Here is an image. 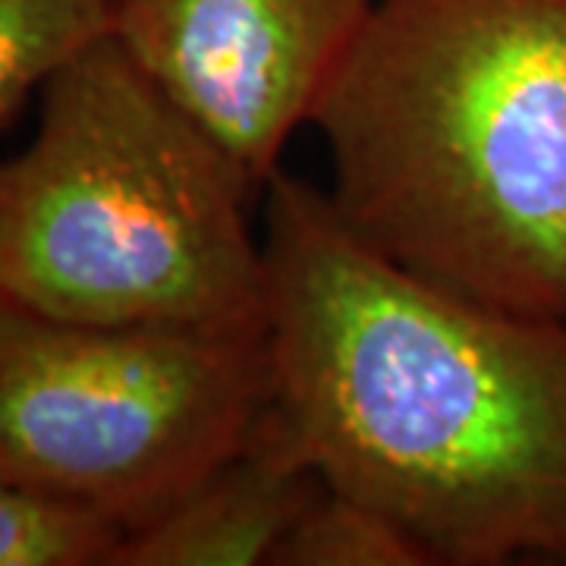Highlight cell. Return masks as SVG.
I'll return each instance as SVG.
<instances>
[{
	"label": "cell",
	"instance_id": "9",
	"mask_svg": "<svg viewBox=\"0 0 566 566\" xmlns=\"http://www.w3.org/2000/svg\"><path fill=\"white\" fill-rule=\"evenodd\" d=\"M274 566H431V560L385 513L324 488L283 538Z\"/></svg>",
	"mask_w": 566,
	"mask_h": 566
},
{
	"label": "cell",
	"instance_id": "2",
	"mask_svg": "<svg viewBox=\"0 0 566 566\" xmlns=\"http://www.w3.org/2000/svg\"><path fill=\"white\" fill-rule=\"evenodd\" d=\"M308 126L359 243L472 303L566 318V0H375Z\"/></svg>",
	"mask_w": 566,
	"mask_h": 566
},
{
	"label": "cell",
	"instance_id": "4",
	"mask_svg": "<svg viewBox=\"0 0 566 566\" xmlns=\"http://www.w3.org/2000/svg\"><path fill=\"white\" fill-rule=\"evenodd\" d=\"M268 397L264 331L63 322L0 296V475L126 532L240 450Z\"/></svg>",
	"mask_w": 566,
	"mask_h": 566
},
{
	"label": "cell",
	"instance_id": "6",
	"mask_svg": "<svg viewBox=\"0 0 566 566\" xmlns=\"http://www.w3.org/2000/svg\"><path fill=\"white\" fill-rule=\"evenodd\" d=\"M271 409L240 450L145 526L126 532L111 566H274V554L324 491Z\"/></svg>",
	"mask_w": 566,
	"mask_h": 566
},
{
	"label": "cell",
	"instance_id": "3",
	"mask_svg": "<svg viewBox=\"0 0 566 566\" xmlns=\"http://www.w3.org/2000/svg\"><path fill=\"white\" fill-rule=\"evenodd\" d=\"M0 161V296L85 324L264 331L262 192L117 35L39 92Z\"/></svg>",
	"mask_w": 566,
	"mask_h": 566
},
{
	"label": "cell",
	"instance_id": "1",
	"mask_svg": "<svg viewBox=\"0 0 566 566\" xmlns=\"http://www.w3.org/2000/svg\"><path fill=\"white\" fill-rule=\"evenodd\" d=\"M262 243L268 409L324 485L431 566H566V318L406 274L283 167Z\"/></svg>",
	"mask_w": 566,
	"mask_h": 566
},
{
	"label": "cell",
	"instance_id": "5",
	"mask_svg": "<svg viewBox=\"0 0 566 566\" xmlns=\"http://www.w3.org/2000/svg\"><path fill=\"white\" fill-rule=\"evenodd\" d=\"M375 0H117L114 35L264 192Z\"/></svg>",
	"mask_w": 566,
	"mask_h": 566
},
{
	"label": "cell",
	"instance_id": "8",
	"mask_svg": "<svg viewBox=\"0 0 566 566\" xmlns=\"http://www.w3.org/2000/svg\"><path fill=\"white\" fill-rule=\"evenodd\" d=\"M126 528L0 475V566H111Z\"/></svg>",
	"mask_w": 566,
	"mask_h": 566
},
{
	"label": "cell",
	"instance_id": "7",
	"mask_svg": "<svg viewBox=\"0 0 566 566\" xmlns=\"http://www.w3.org/2000/svg\"><path fill=\"white\" fill-rule=\"evenodd\" d=\"M117 0H0V133L63 63L114 35Z\"/></svg>",
	"mask_w": 566,
	"mask_h": 566
}]
</instances>
